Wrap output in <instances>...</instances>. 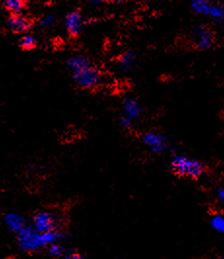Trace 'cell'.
Segmentation results:
<instances>
[{"mask_svg":"<svg viewBox=\"0 0 224 259\" xmlns=\"http://www.w3.org/2000/svg\"><path fill=\"white\" fill-rule=\"evenodd\" d=\"M66 238L67 234L63 230L40 233L35 230L30 224H28L18 234H16L18 247L20 250L26 253L39 251L55 243H63Z\"/></svg>","mask_w":224,"mask_h":259,"instance_id":"obj_1","label":"cell"},{"mask_svg":"<svg viewBox=\"0 0 224 259\" xmlns=\"http://www.w3.org/2000/svg\"><path fill=\"white\" fill-rule=\"evenodd\" d=\"M170 166L177 175L190 179H199L206 172V166L201 160L183 155H176L171 158Z\"/></svg>","mask_w":224,"mask_h":259,"instance_id":"obj_2","label":"cell"},{"mask_svg":"<svg viewBox=\"0 0 224 259\" xmlns=\"http://www.w3.org/2000/svg\"><path fill=\"white\" fill-rule=\"evenodd\" d=\"M63 224V218L59 214L51 210L42 209L34 214L32 218V223L30 225L37 232L45 233L51 231L62 230Z\"/></svg>","mask_w":224,"mask_h":259,"instance_id":"obj_3","label":"cell"},{"mask_svg":"<svg viewBox=\"0 0 224 259\" xmlns=\"http://www.w3.org/2000/svg\"><path fill=\"white\" fill-rule=\"evenodd\" d=\"M74 82L81 88L92 89L96 88L100 83L101 75L100 72L93 66H89L78 72L72 73Z\"/></svg>","mask_w":224,"mask_h":259,"instance_id":"obj_4","label":"cell"},{"mask_svg":"<svg viewBox=\"0 0 224 259\" xmlns=\"http://www.w3.org/2000/svg\"><path fill=\"white\" fill-rule=\"evenodd\" d=\"M190 7L197 14L210 17L215 21H221L224 17L223 7L210 0H190Z\"/></svg>","mask_w":224,"mask_h":259,"instance_id":"obj_5","label":"cell"},{"mask_svg":"<svg viewBox=\"0 0 224 259\" xmlns=\"http://www.w3.org/2000/svg\"><path fill=\"white\" fill-rule=\"evenodd\" d=\"M141 140L143 144L150 149L154 154H162L167 152L170 148L168 138L161 133L146 132L142 135Z\"/></svg>","mask_w":224,"mask_h":259,"instance_id":"obj_6","label":"cell"},{"mask_svg":"<svg viewBox=\"0 0 224 259\" xmlns=\"http://www.w3.org/2000/svg\"><path fill=\"white\" fill-rule=\"evenodd\" d=\"M192 41L199 50H208L213 45L214 36L212 31L206 26H197L192 31Z\"/></svg>","mask_w":224,"mask_h":259,"instance_id":"obj_7","label":"cell"},{"mask_svg":"<svg viewBox=\"0 0 224 259\" xmlns=\"http://www.w3.org/2000/svg\"><path fill=\"white\" fill-rule=\"evenodd\" d=\"M3 223L7 230L14 235L18 234L28 224L25 216L15 211L6 213L3 217Z\"/></svg>","mask_w":224,"mask_h":259,"instance_id":"obj_8","label":"cell"},{"mask_svg":"<svg viewBox=\"0 0 224 259\" xmlns=\"http://www.w3.org/2000/svg\"><path fill=\"white\" fill-rule=\"evenodd\" d=\"M84 25V17L80 12L72 11L67 15L65 20V26L70 35L76 36L80 34Z\"/></svg>","mask_w":224,"mask_h":259,"instance_id":"obj_9","label":"cell"},{"mask_svg":"<svg viewBox=\"0 0 224 259\" xmlns=\"http://www.w3.org/2000/svg\"><path fill=\"white\" fill-rule=\"evenodd\" d=\"M7 26L13 32L24 33L30 28V22L22 14L11 15L7 20Z\"/></svg>","mask_w":224,"mask_h":259,"instance_id":"obj_10","label":"cell"},{"mask_svg":"<svg viewBox=\"0 0 224 259\" xmlns=\"http://www.w3.org/2000/svg\"><path fill=\"white\" fill-rule=\"evenodd\" d=\"M123 111H124L123 115L130 117L134 121L140 118L142 113V108L140 102L137 99L129 97L123 102Z\"/></svg>","mask_w":224,"mask_h":259,"instance_id":"obj_11","label":"cell"},{"mask_svg":"<svg viewBox=\"0 0 224 259\" xmlns=\"http://www.w3.org/2000/svg\"><path fill=\"white\" fill-rule=\"evenodd\" d=\"M91 65H92V63H91L90 59H88L83 55H75V56L70 57L67 61V67L69 68V70L72 73L78 72Z\"/></svg>","mask_w":224,"mask_h":259,"instance_id":"obj_12","label":"cell"},{"mask_svg":"<svg viewBox=\"0 0 224 259\" xmlns=\"http://www.w3.org/2000/svg\"><path fill=\"white\" fill-rule=\"evenodd\" d=\"M136 61V54L133 51H127L118 59V66L122 72H128L132 69Z\"/></svg>","mask_w":224,"mask_h":259,"instance_id":"obj_13","label":"cell"},{"mask_svg":"<svg viewBox=\"0 0 224 259\" xmlns=\"http://www.w3.org/2000/svg\"><path fill=\"white\" fill-rule=\"evenodd\" d=\"M2 3L11 15L22 14L26 8L24 0H2Z\"/></svg>","mask_w":224,"mask_h":259,"instance_id":"obj_14","label":"cell"},{"mask_svg":"<svg viewBox=\"0 0 224 259\" xmlns=\"http://www.w3.org/2000/svg\"><path fill=\"white\" fill-rule=\"evenodd\" d=\"M46 249L48 251L49 256L55 259L61 258L67 252L66 247L63 245V243L52 244V245H49Z\"/></svg>","mask_w":224,"mask_h":259,"instance_id":"obj_15","label":"cell"},{"mask_svg":"<svg viewBox=\"0 0 224 259\" xmlns=\"http://www.w3.org/2000/svg\"><path fill=\"white\" fill-rule=\"evenodd\" d=\"M210 228L218 234L224 232V216L222 214H214L210 217Z\"/></svg>","mask_w":224,"mask_h":259,"instance_id":"obj_16","label":"cell"},{"mask_svg":"<svg viewBox=\"0 0 224 259\" xmlns=\"http://www.w3.org/2000/svg\"><path fill=\"white\" fill-rule=\"evenodd\" d=\"M20 46L25 50H32L36 47V39L30 34H25L20 38Z\"/></svg>","mask_w":224,"mask_h":259,"instance_id":"obj_17","label":"cell"},{"mask_svg":"<svg viewBox=\"0 0 224 259\" xmlns=\"http://www.w3.org/2000/svg\"><path fill=\"white\" fill-rule=\"evenodd\" d=\"M56 22V16L53 14L47 15L43 17L42 20L40 21V27L43 29H48L52 27Z\"/></svg>","mask_w":224,"mask_h":259,"instance_id":"obj_18","label":"cell"},{"mask_svg":"<svg viewBox=\"0 0 224 259\" xmlns=\"http://www.w3.org/2000/svg\"><path fill=\"white\" fill-rule=\"evenodd\" d=\"M133 122H134V121H133L130 117L126 116V115H123L120 117V123H121V125L124 126V127H126V128H130V127L132 126Z\"/></svg>","mask_w":224,"mask_h":259,"instance_id":"obj_19","label":"cell"},{"mask_svg":"<svg viewBox=\"0 0 224 259\" xmlns=\"http://www.w3.org/2000/svg\"><path fill=\"white\" fill-rule=\"evenodd\" d=\"M60 259H85L81 254L77 252H66Z\"/></svg>","mask_w":224,"mask_h":259,"instance_id":"obj_20","label":"cell"},{"mask_svg":"<svg viewBox=\"0 0 224 259\" xmlns=\"http://www.w3.org/2000/svg\"><path fill=\"white\" fill-rule=\"evenodd\" d=\"M215 198L217 202L224 204V189L222 187L217 188L215 192Z\"/></svg>","mask_w":224,"mask_h":259,"instance_id":"obj_21","label":"cell"},{"mask_svg":"<svg viewBox=\"0 0 224 259\" xmlns=\"http://www.w3.org/2000/svg\"><path fill=\"white\" fill-rule=\"evenodd\" d=\"M89 4H91V5H93V6H98V5H100L104 0H86Z\"/></svg>","mask_w":224,"mask_h":259,"instance_id":"obj_22","label":"cell"},{"mask_svg":"<svg viewBox=\"0 0 224 259\" xmlns=\"http://www.w3.org/2000/svg\"><path fill=\"white\" fill-rule=\"evenodd\" d=\"M113 2H115V3H123V2H126L128 0H111Z\"/></svg>","mask_w":224,"mask_h":259,"instance_id":"obj_23","label":"cell"},{"mask_svg":"<svg viewBox=\"0 0 224 259\" xmlns=\"http://www.w3.org/2000/svg\"><path fill=\"white\" fill-rule=\"evenodd\" d=\"M218 259H224L223 257H220V258H218Z\"/></svg>","mask_w":224,"mask_h":259,"instance_id":"obj_24","label":"cell"}]
</instances>
